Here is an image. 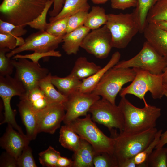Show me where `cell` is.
<instances>
[{"label": "cell", "mask_w": 167, "mask_h": 167, "mask_svg": "<svg viewBox=\"0 0 167 167\" xmlns=\"http://www.w3.org/2000/svg\"><path fill=\"white\" fill-rule=\"evenodd\" d=\"M146 167H167L166 148L153 150L148 158Z\"/></svg>", "instance_id": "obj_31"}, {"label": "cell", "mask_w": 167, "mask_h": 167, "mask_svg": "<svg viewBox=\"0 0 167 167\" xmlns=\"http://www.w3.org/2000/svg\"><path fill=\"white\" fill-rule=\"evenodd\" d=\"M92 2L95 4H102L106 2L109 0H90Z\"/></svg>", "instance_id": "obj_51"}, {"label": "cell", "mask_w": 167, "mask_h": 167, "mask_svg": "<svg viewBox=\"0 0 167 167\" xmlns=\"http://www.w3.org/2000/svg\"><path fill=\"white\" fill-rule=\"evenodd\" d=\"M69 17H65L48 23L45 31L55 36L65 35L67 33V25Z\"/></svg>", "instance_id": "obj_34"}, {"label": "cell", "mask_w": 167, "mask_h": 167, "mask_svg": "<svg viewBox=\"0 0 167 167\" xmlns=\"http://www.w3.org/2000/svg\"><path fill=\"white\" fill-rule=\"evenodd\" d=\"M136 73L133 68L113 67L104 74L92 92L113 104L122 86L134 80Z\"/></svg>", "instance_id": "obj_6"}, {"label": "cell", "mask_w": 167, "mask_h": 167, "mask_svg": "<svg viewBox=\"0 0 167 167\" xmlns=\"http://www.w3.org/2000/svg\"><path fill=\"white\" fill-rule=\"evenodd\" d=\"M105 24L111 33L113 47L126 48L133 38L139 32L138 26L132 12L107 14Z\"/></svg>", "instance_id": "obj_7"}, {"label": "cell", "mask_w": 167, "mask_h": 167, "mask_svg": "<svg viewBox=\"0 0 167 167\" xmlns=\"http://www.w3.org/2000/svg\"><path fill=\"white\" fill-rule=\"evenodd\" d=\"M26 93L24 88L17 80L11 75L0 76V96L3 105L4 119L1 124L7 123L20 133L24 134L15 120V113L11 109L10 102L12 97H24Z\"/></svg>", "instance_id": "obj_10"}, {"label": "cell", "mask_w": 167, "mask_h": 167, "mask_svg": "<svg viewBox=\"0 0 167 167\" xmlns=\"http://www.w3.org/2000/svg\"><path fill=\"white\" fill-rule=\"evenodd\" d=\"M24 40L21 37H16L10 34L0 33V48H7L11 50L22 45Z\"/></svg>", "instance_id": "obj_39"}, {"label": "cell", "mask_w": 167, "mask_h": 167, "mask_svg": "<svg viewBox=\"0 0 167 167\" xmlns=\"http://www.w3.org/2000/svg\"><path fill=\"white\" fill-rule=\"evenodd\" d=\"M12 59L15 70L14 78L23 85L26 92L38 86L40 81L49 73V70L27 59Z\"/></svg>", "instance_id": "obj_11"}, {"label": "cell", "mask_w": 167, "mask_h": 167, "mask_svg": "<svg viewBox=\"0 0 167 167\" xmlns=\"http://www.w3.org/2000/svg\"><path fill=\"white\" fill-rule=\"evenodd\" d=\"M88 11H81L69 17L67 25V33L84 25Z\"/></svg>", "instance_id": "obj_40"}, {"label": "cell", "mask_w": 167, "mask_h": 167, "mask_svg": "<svg viewBox=\"0 0 167 167\" xmlns=\"http://www.w3.org/2000/svg\"><path fill=\"white\" fill-rule=\"evenodd\" d=\"M92 120L107 127L113 138L117 135L116 129L120 132L123 130V116L119 106L102 98L96 102L89 112Z\"/></svg>", "instance_id": "obj_9"}, {"label": "cell", "mask_w": 167, "mask_h": 167, "mask_svg": "<svg viewBox=\"0 0 167 167\" xmlns=\"http://www.w3.org/2000/svg\"><path fill=\"white\" fill-rule=\"evenodd\" d=\"M20 98L25 99L34 109L38 111L55 104L49 101L38 86L26 92L24 97Z\"/></svg>", "instance_id": "obj_27"}, {"label": "cell", "mask_w": 167, "mask_h": 167, "mask_svg": "<svg viewBox=\"0 0 167 167\" xmlns=\"http://www.w3.org/2000/svg\"><path fill=\"white\" fill-rule=\"evenodd\" d=\"M23 26L16 25L0 19V33L11 34L16 37L26 34L27 31Z\"/></svg>", "instance_id": "obj_38"}, {"label": "cell", "mask_w": 167, "mask_h": 167, "mask_svg": "<svg viewBox=\"0 0 167 167\" xmlns=\"http://www.w3.org/2000/svg\"><path fill=\"white\" fill-rule=\"evenodd\" d=\"M148 23L167 21V0H160L151 8L147 17Z\"/></svg>", "instance_id": "obj_30"}, {"label": "cell", "mask_w": 167, "mask_h": 167, "mask_svg": "<svg viewBox=\"0 0 167 167\" xmlns=\"http://www.w3.org/2000/svg\"><path fill=\"white\" fill-rule=\"evenodd\" d=\"M81 141L80 137L68 125L61 126L59 142L62 147L74 152L79 147Z\"/></svg>", "instance_id": "obj_26"}, {"label": "cell", "mask_w": 167, "mask_h": 167, "mask_svg": "<svg viewBox=\"0 0 167 167\" xmlns=\"http://www.w3.org/2000/svg\"><path fill=\"white\" fill-rule=\"evenodd\" d=\"M11 51L7 48H0V76L10 75L13 72L14 67L12 59L6 56Z\"/></svg>", "instance_id": "obj_36"}, {"label": "cell", "mask_w": 167, "mask_h": 167, "mask_svg": "<svg viewBox=\"0 0 167 167\" xmlns=\"http://www.w3.org/2000/svg\"><path fill=\"white\" fill-rule=\"evenodd\" d=\"M112 8L114 9L124 10L131 7H135L136 0H110Z\"/></svg>", "instance_id": "obj_43"}, {"label": "cell", "mask_w": 167, "mask_h": 167, "mask_svg": "<svg viewBox=\"0 0 167 167\" xmlns=\"http://www.w3.org/2000/svg\"><path fill=\"white\" fill-rule=\"evenodd\" d=\"M167 65V60L160 55L146 41L139 52L127 60L118 62L113 67L138 68L155 75L162 74Z\"/></svg>", "instance_id": "obj_8"}, {"label": "cell", "mask_w": 167, "mask_h": 167, "mask_svg": "<svg viewBox=\"0 0 167 167\" xmlns=\"http://www.w3.org/2000/svg\"><path fill=\"white\" fill-rule=\"evenodd\" d=\"M65 111L62 104H53L39 111L38 133H54L64 120Z\"/></svg>", "instance_id": "obj_15"}, {"label": "cell", "mask_w": 167, "mask_h": 167, "mask_svg": "<svg viewBox=\"0 0 167 167\" xmlns=\"http://www.w3.org/2000/svg\"><path fill=\"white\" fill-rule=\"evenodd\" d=\"M49 0H3L0 12L4 21L26 26L42 12Z\"/></svg>", "instance_id": "obj_2"}, {"label": "cell", "mask_w": 167, "mask_h": 167, "mask_svg": "<svg viewBox=\"0 0 167 167\" xmlns=\"http://www.w3.org/2000/svg\"><path fill=\"white\" fill-rule=\"evenodd\" d=\"M121 54L118 51L114 53L107 63L91 76L83 79L78 90L83 93L92 92L105 73L119 62Z\"/></svg>", "instance_id": "obj_19"}, {"label": "cell", "mask_w": 167, "mask_h": 167, "mask_svg": "<svg viewBox=\"0 0 167 167\" xmlns=\"http://www.w3.org/2000/svg\"><path fill=\"white\" fill-rule=\"evenodd\" d=\"M14 129L11 125L8 124L6 132L0 139V144L6 152L17 160L30 141L26 135Z\"/></svg>", "instance_id": "obj_16"}, {"label": "cell", "mask_w": 167, "mask_h": 167, "mask_svg": "<svg viewBox=\"0 0 167 167\" xmlns=\"http://www.w3.org/2000/svg\"><path fill=\"white\" fill-rule=\"evenodd\" d=\"M61 56V54L59 51L54 50L45 53L34 52L32 54L25 55L17 54L14 56L12 58L13 59L20 58L29 59L33 62L39 64L38 62L39 60L43 58L50 56L60 57Z\"/></svg>", "instance_id": "obj_42"}, {"label": "cell", "mask_w": 167, "mask_h": 167, "mask_svg": "<svg viewBox=\"0 0 167 167\" xmlns=\"http://www.w3.org/2000/svg\"><path fill=\"white\" fill-rule=\"evenodd\" d=\"M163 83L164 84H167V65L162 73Z\"/></svg>", "instance_id": "obj_50"}, {"label": "cell", "mask_w": 167, "mask_h": 167, "mask_svg": "<svg viewBox=\"0 0 167 167\" xmlns=\"http://www.w3.org/2000/svg\"><path fill=\"white\" fill-rule=\"evenodd\" d=\"M17 106L26 131V135L31 141L38 133V111L34 109L24 98H20Z\"/></svg>", "instance_id": "obj_17"}, {"label": "cell", "mask_w": 167, "mask_h": 167, "mask_svg": "<svg viewBox=\"0 0 167 167\" xmlns=\"http://www.w3.org/2000/svg\"><path fill=\"white\" fill-rule=\"evenodd\" d=\"M136 73L135 77L131 84L122 88L119 94L120 96H125L127 94L134 95L143 100L145 105L148 104L145 96L149 92L154 99H160L164 96V84L162 75H155L148 71L133 68Z\"/></svg>", "instance_id": "obj_3"}, {"label": "cell", "mask_w": 167, "mask_h": 167, "mask_svg": "<svg viewBox=\"0 0 167 167\" xmlns=\"http://www.w3.org/2000/svg\"><path fill=\"white\" fill-rule=\"evenodd\" d=\"M162 132V130L161 129L158 131L154 139L151 143L144 150L134 157L135 162L137 167H146L148 158L153 149L155 148Z\"/></svg>", "instance_id": "obj_32"}, {"label": "cell", "mask_w": 167, "mask_h": 167, "mask_svg": "<svg viewBox=\"0 0 167 167\" xmlns=\"http://www.w3.org/2000/svg\"><path fill=\"white\" fill-rule=\"evenodd\" d=\"M0 166L4 167H18L17 160L7 153H2L0 158Z\"/></svg>", "instance_id": "obj_44"}, {"label": "cell", "mask_w": 167, "mask_h": 167, "mask_svg": "<svg viewBox=\"0 0 167 167\" xmlns=\"http://www.w3.org/2000/svg\"><path fill=\"white\" fill-rule=\"evenodd\" d=\"M100 99L92 92L83 93L78 90L67 97L63 104L66 111L63 122L68 125L81 116H86L92 106Z\"/></svg>", "instance_id": "obj_13"}, {"label": "cell", "mask_w": 167, "mask_h": 167, "mask_svg": "<svg viewBox=\"0 0 167 167\" xmlns=\"http://www.w3.org/2000/svg\"><path fill=\"white\" fill-rule=\"evenodd\" d=\"M118 167H137L134 157L128 159L119 164Z\"/></svg>", "instance_id": "obj_48"}, {"label": "cell", "mask_w": 167, "mask_h": 167, "mask_svg": "<svg viewBox=\"0 0 167 167\" xmlns=\"http://www.w3.org/2000/svg\"><path fill=\"white\" fill-rule=\"evenodd\" d=\"M158 130L154 128L133 134L120 133L113 137L114 145L113 155L119 164L134 157L144 150L153 140Z\"/></svg>", "instance_id": "obj_4"}, {"label": "cell", "mask_w": 167, "mask_h": 167, "mask_svg": "<svg viewBox=\"0 0 167 167\" xmlns=\"http://www.w3.org/2000/svg\"><path fill=\"white\" fill-rule=\"evenodd\" d=\"M64 36H57L45 31H39L31 34L24 40L23 44L7 53L6 56L11 58L16 54L26 51L45 53L55 50L59 44L62 42Z\"/></svg>", "instance_id": "obj_12"}, {"label": "cell", "mask_w": 167, "mask_h": 167, "mask_svg": "<svg viewBox=\"0 0 167 167\" xmlns=\"http://www.w3.org/2000/svg\"><path fill=\"white\" fill-rule=\"evenodd\" d=\"M73 161L66 157L60 156L57 162V167H73Z\"/></svg>", "instance_id": "obj_46"}, {"label": "cell", "mask_w": 167, "mask_h": 167, "mask_svg": "<svg viewBox=\"0 0 167 167\" xmlns=\"http://www.w3.org/2000/svg\"><path fill=\"white\" fill-rule=\"evenodd\" d=\"M88 0H65L63 7L61 11L56 16L50 18V22L70 17L80 11H88L90 6L88 3Z\"/></svg>", "instance_id": "obj_24"}, {"label": "cell", "mask_w": 167, "mask_h": 167, "mask_svg": "<svg viewBox=\"0 0 167 167\" xmlns=\"http://www.w3.org/2000/svg\"><path fill=\"white\" fill-rule=\"evenodd\" d=\"M39 156L40 164L43 166L47 167H57V161L61 156L59 152L51 146L39 153Z\"/></svg>", "instance_id": "obj_33"}, {"label": "cell", "mask_w": 167, "mask_h": 167, "mask_svg": "<svg viewBox=\"0 0 167 167\" xmlns=\"http://www.w3.org/2000/svg\"><path fill=\"white\" fill-rule=\"evenodd\" d=\"M51 80L58 91L66 97L78 90L82 82L70 74L64 77L52 75Z\"/></svg>", "instance_id": "obj_25"}, {"label": "cell", "mask_w": 167, "mask_h": 167, "mask_svg": "<svg viewBox=\"0 0 167 167\" xmlns=\"http://www.w3.org/2000/svg\"><path fill=\"white\" fill-rule=\"evenodd\" d=\"M18 167H36L32 154V151L28 145L26 146L17 159Z\"/></svg>", "instance_id": "obj_41"}, {"label": "cell", "mask_w": 167, "mask_h": 167, "mask_svg": "<svg viewBox=\"0 0 167 167\" xmlns=\"http://www.w3.org/2000/svg\"><path fill=\"white\" fill-rule=\"evenodd\" d=\"M96 153L91 145L81 138L79 147L73 156V167H94L93 161Z\"/></svg>", "instance_id": "obj_21"}, {"label": "cell", "mask_w": 167, "mask_h": 167, "mask_svg": "<svg viewBox=\"0 0 167 167\" xmlns=\"http://www.w3.org/2000/svg\"><path fill=\"white\" fill-rule=\"evenodd\" d=\"M164 96L167 98V84H164Z\"/></svg>", "instance_id": "obj_52"}, {"label": "cell", "mask_w": 167, "mask_h": 167, "mask_svg": "<svg viewBox=\"0 0 167 167\" xmlns=\"http://www.w3.org/2000/svg\"><path fill=\"white\" fill-rule=\"evenodd\" d=\"M80 137L89 143L96 153L113 155L114 139L105 135L92 120L90 114L83 118H77L68 125Z\"/></svg>", "instance_id": "obj_5"}, {"label": "cell", "mask_w": 167, "mask_h": 167, "mask_svg": "<svg viewBox=\"0 0 167 167\" xmlns=\"http://www.w3.org/2000/svg\"><path fill=\"white\" fill-rule=\"evenodd\" d=\"M143 33L147 41L167 60V31L153 23H148Z\"/></svg>", "instance_id": "obj_18"}, {"label": "cell", "mask_w": 167, "mask_h": 167, "mask_svg": "<svg viewBox=\"0 0 167 167\" xmlns=\"http://www.w3.org/2000/svg\"><path fill=\"white\" fill-rule=\"evenodd\" d=\"M118 106L122 113L124 127L121 133L133 134L155 128L161 115L160 108L148 104L143 108L132 105L125 97H121Z\"/></svg>", "instance_id": "obj_1"}, {"label": "cell", "mask_w": 167, "mask_h": 167, "mask_svg": "<svg viewBox=\"0 0 167 167\" xmlns=\"http://www.w3.org/2000/svg\"><path fill=\"white\" fill-rule=\"evenodd\" d=\"M160 28L167 31V21H160L153 23Z\"/></svg>", "instance_id": "obj_49"}, {"label": "cell", "mask_w": 167, "mask_h": 167, "mask_svg": "<svg viewBox=\"0 0 167 167\" xmlns=\"http://www.w3.org/2000/svg\"><path fill=\"white\" fill-rule=\"evenodd\" d=\"M53 2V0H49L41 13L32 21L27 23L26 25H29L31 27L39 31H45L48 24L46 21L47 15Z\"/></svg>", "instance_id": "obj_37"}, {"label": "cell", "mask_w": 167, "mask_h": 167, "mask_svg": "<svg viewBox=\"0 0 167 167\" xmlns=\"http://www.w3.org/2000/svg\"><path fill=\"white\" fill-rule=\"evenodd\" d=\"M167 143V130L161 134L159 141L155 148L163 147Z\"/></svg>", "instance_id": "obj_47"}, {"label": "cell", "mask_w": 167, "mask_h": 167, "mask_svg": "<svg viewBox=\"0 0 167 167\" xmlns=\"http://www.w3.org/2000/svg\"><path fill=\"white\" fill-rule=\"evenodd\" d=\"M101 68L94 62H89L86 57H80L75 61L70 75L82 80L91 76Z\"/></svg>", "instance_id": "obj_22"}, {"label": "cell", "mask_w": 167, "mask_h": 167, "mask_svg": "<svg viewBox=\"0 0 167 167\" xmlns=\"http://www.w3.org/2000/svg\"><path fill=\"white\" fill-rule=\"evenodd\" d=\"M166 155H167V148H166Z\"/></svg>", "instance_id": "obj_53"}, {"label": "cell", "mask_w": 167, "mask_h": 167, "mask_svg": "<svg viewBox=\"0 0 167 167\" xmlns=\"http://www.w3.org/2000/svg\"><path fill=\"white\" fill-rule=\"evenodd\" d=\"M51 76L49 72L40 81L38 86L52 103L63 104L66 100L67 97L55 88L51 82Z\"/></svg>", "instance_id": "obj_28"}, {"label": "cell", "mask_w": 167, "mask_h": 167, "mask_svg": "<svg viewBox=\"0 0 167 167\" xmlns=\"http://www.w3.org/2000/svg\"><path fill=\"white\" fill-rule=\"evenodd\" d=\"M65 0H53V7L52 10L49 12V14L51 17L57 15L62 9Z\"/></svg>", "instance_id": "obj_45"}, {"label": "cell", "mask_w": 167, "mask_h": 167, "mask_svg": "<svg viewBox=\"0 0 167 167\" xmlns=\"http://www.w3.org/2000/svg\"><path fill=\"white\" fill-rule=\"evenodd\" d=\"M112 36L107 25L92 30L84 39L80 47L97 58H106L113 48Z\"/></svg>", "instance_id": "obj_14"}, {"label": "cell", "mask_w": 167, "mask_h": 167, "mask_svg": "<svg viewBox=\"0 0 167 167\" xmlns=\"http://www.w3.org/2000/svg\"><path fill=\"white\" fill-rule=\"evenodd\" d=\"M136 0V6L132 13L138 26L139 32L143 33L148 24L147 17L149 11L160 0Z\"/></svg>", "instance_id": "obj_23"}, {"label": "cell", "mask_w": 167, "mask_h": 167, "mask_svg": "<svg viewBox=\"0 0 167 167\" xmlns=\"http://www.w3.org/2000/svg\"><path fill=\"white\" fill-rule=\"evenodd\" d=\"M90 31L83 25L66 34L62 41V48L64 52L69 55L76 54L84 39Z\"/></svg>", "instance_id": "obj_20"}, {"label": "cell", "mask_w": 167, "mask_h": 167, "mask_svg": "<svg viewBox=\"0 0 167 167\" xmlns=\"http://www.w3.org/2000/svg\"><path fill=\"white\" fill-rule=\"evenodd\" d=\"M93 164L95 167H118V162L113 155L105 152H96Z\"/></svg>", "instance_id": "obj_35"}, {"label": "cell", "mask_w": 167, "mask_h": 167, "mask_svg": "<svg viewBox=\"0 0 167 167\" xmlns=\"http://www.w3.org/2000/svg\"><path fill=\"white\" fill-rule=\"evenodd\" d=\"M107 19V14L103 8L93 6L87 14L84 25L90 30L96 29L105 24Z\"/></svg>", "instance_id": "obj_29"}]
</instances>
